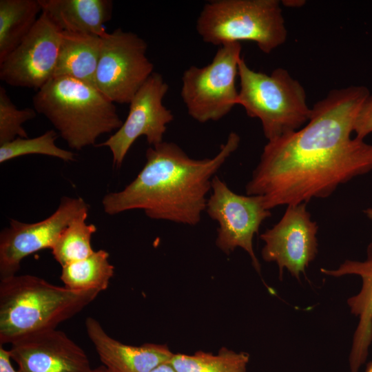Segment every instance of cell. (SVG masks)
<instances>
[{
    "label": "cell",
    "instance_id": "cell-1",
    "mask_svg": "<svg viewBox=\"0 0 372 372\" xmlns=\"http://www.w3.org/2000/svg\"><path fill=\"white\" fill-rule=\"evenodd\" d=\"M370 95L362 85L333 90L311 108L302 128L269 141L246 185L267 209L325 198L372 170V145L352 138L359 110Z\"/></svg>",
    "mask_w": 372,
    "mask_h": 372
},
{
    "label": "cell",
    "instance_id": "cell-2",
    "mask_svg": "<svg viewBox=\"0 0 372 372\" xmlns=\"http://www.w3.org/2000/svg\"><path fill=\"white\" fill-rule=\"evenodd\" d=\"M240 141L238 134L231 132L215 156L200 160L189 157L172 142L148 147L146 162L134 180L123 190L103 197L105 212L115 215L143 209L152 219L197 225L206 209L214 174Z\"/></svg>",
    "mask_w": 372,
    "mask_h": 372
},
{
    "label": "cell",
    "instance_id": "cell-3",
    "mask_svg": "<svg viewBox=\"0 0 372 372\" xmlns=\"http://www.w3.org/2000/svg\"><path fill=\"white\" fill-rule=\"evenodd\" d=\"M97 290L76 291L32 275L0 281V344L56 329L90 304Z\"/></svg>",
    "mask_w": 372,
    "mask_h": 372
},
{
    "label": "cell",
    "instance_id": "cell-4",
    "mask_svg": "<svg viewBox=\"0 0 372 372\" xmlns=\"http://www.w3.org/2000/svg\"><path fill=\"white\" fill-rule=\"evenodd\" d=\"M68 146L76 150L94 145L103 134L123 124L114 103L96 87L67 76L51 79L32 98Z\"/></svg>",
    "mask_w": 372,
    "mask_h": 372
},
{
    "label": "cell",
    "instance_id": "cell-5",
    "mask_svg": "<svg viewBox=\"0 0 372 372\" xmlns=\"http://www.w3.org/2000/svg\"><path fill=\"white\" fill-rule=\"evenodd\" d=\"M238 105L247 114L260 119L265 138L272 141L295 132L310 119L311 109L300 82L284 68L270 74L251 70L241 57Z\"/></svg>",
    "mask_w": 372,
    "mask_h": 372
},
{
    "label": "cell",
    "instance_id": "cell-6",
    "mask_svg": "<svg viewBox=\"0 0 372 372\" xmlns=\"http://www.w3.org/2000/svg\"><path fill=\"white\" fill-rule=\"evenodd\" d=\"M280 4L278 0L211 1L197 19L196 30L208 43L250 41L269 54L287 39Z\"/></svg>",
    "mask_w": 372,
    "mask_h": 372
},
{
    "label": "cell",
    "instance_id": "cell-7",
    "mask_svg": "<svg viewBox=\"0 0 372 372\" xmlns=\"http://www.w3.org/2000/svg\"><path fill=\"white\" fill-rule=\"evenodd\" d=\"M241 49L240 42L225 43L207 65L185 70L180 94L192 118L199 123L218 121L238 105L236 79Z\"/></svg>",
    "mask_w": 372,
    "mask_h": 372
},
{
    "label": "cell",
    "instance_id": "cell-8",
    "mask_svg": "<svg viewBox=\"0 0 372 372\" xmlns=\"http://www.w3.org/2000/svg\"><path fill=\"white\" fill-rule=\"evenodd\" d=\"M146 41L132 32L117 28L102 37L95 86L113 103H130L154 72L146 56Z\"/></svg>",
    "mask_w": 372,
    "mask_h": 372
},
{
    "label": "cell",
    "instance_id": "cell-9",
    "mask_svg": "<svg viewBox=\"0 0 372 372\" xmlns=\"http://www.w3.org/2000/svg\"><path fill=\"white\" fill-rule=\"evenodd\" d=\"M211 190L205 209L219 225L216 246L227 254L238 247L243 249L260 273V265L254 251L253 238L262 222L271 215L263 197L238 194L217 176L212 179Z\"/></svg>",
    "mask_w": 372,
    "mask_h": 372
},
{
    "label": "cell",
    "instance_id": "cell-10",
    "mask_svg": "<svg viewBox=\"0 0 372 372\" xmlns=\"http://www.w3.org/2000/svg\"><path fill=\"white\" fill-rule=\"evenodd\" d=\"M169 85L159 73L154 72L130 102L127 116L122 125L97 147H107L113 165L120 167L136 140L142 136L156 145L163 141L167 125L174 120L171 110L163 103Z\"/></svg>",
    "mask_w": 372,
    "mask_h": 372
},
{
    "label": "cell",
    "instance_id": "cell-11",
    "mask_svg": "<svg viewBox=\"0 0 372 372\" xmlns=\"http://www.w3.org/2000/svg\"><path fill=\"white\" fill-rule=\"evenodd\" d=\"M81 198H61L57 209L35 223L11 219L0 234V279L16 275L22 260L44 249H52L59 235L75 218L88 212Z\"/></svg>",
    "mask_w": 372,
    "mask_h": 372
},
{
    "label": "cell",
    "instance_id": "cell-12",
    "mask_svg": "<svg viewBox=\"0 0 372 372\" xmlns=\"http://www.w3.org/2000/svg\"><path fill=\"white\" fill-rule=\"evenodd\" d=\"M61 31L41 12L34 26L3 61L0 79L13 87L39 90L53 78Z\"/></svg>",
    "mask_w": 372,
    "mask_h": 372
},
{
    "label": "cell",
    "instance_id": "cell-13",
    "mask_svg": "<svg viewBox=\"0 0 372 372\" xmlns=\"http://www.w3.org/2000/svg\"><path fill=\"white\" fill-rule=\"evenodd\" d=\"M318 230L307 203L287 206L278 223L260 235L263 260L276 262L280 277L286 269L299 279L318 253Z\"/></svg>",
    "mask_w": 372,
    "mask_h": 372
},
{
    "label": "cell",
    "instance_id": "cell-14",
    "mask_svg": "<svg viewBox=\"0 0 372 372\" xmlns=\"http://www.w3.org/2000/svg\"><path fill=\"white\" fill-rule=\"evenodd\" d=\"M20 372H92L83 349L56 329L33 333L10 344Z\"/></svg>",
    "mask_w": 372,
    "mask_h": 372
},
{
    "label": "cell",
    "instance_id": "cell-15",
    "mask_svg": "<svg viewBox=\"0 0 372 372\" xmlns=\"http://www.w3.org/2000/svg\"><path fill=\"white\" fill-rule=\"evenodd\" d=\"M85 327L101 361L110 372H152L169 362L174 355L165 344H123L110 336L93 317L86 318Z\"/></svg>",
    "mask_w": 372,
    "mask_h": 372
},
{
    "label": "cell",
    "instance_id": "cell-16",
    "mask_svg": "<svg viewBox=\"0 0 372 372\" xmlns=\"http://www.w3.org/2000/svg\"><path fill=\"white\" fill-rule=\"evenodd\" d=\"M320 271L334 277L356 275L361 278L360 291L347 300L351 313L358 318L349 358V368L350 372H358L372 344V242L368 247L365 260H347L337 269L322 268Z\"/></svg>",
    "mask_w": 372,
    "mask_h": 372
},
{
    "label": "cell",
    "instance_id": "cell-17",
    "mask_svg": "<svg viewBox=\"0 0 372 372\" xmlns=\"http://www.w3.org/2000/svg\"><path fill=\"white\" fill-rule=\"evenodd\" d=\"M45 13L62 32L104 37L112 16L110 0H39Z\"/></svg>",
    "mask_w": 372,
    "mask_h": 372
},
{
    "label": "cell",
    "instance_id": "cell-18",
    "mask_svg": "<svg viewBox=\"0 0 372 372\" xmlns=\"http://www.w3.org/2000/svg\"><path fill=\"white\" fill-rule=\"evenodd\" d=\"M102 38L94 34L61 31L54 77L67 76L95 86Z\"/></svg>",
    "mask_w": 372,
    "mask_h": 372
},
{
    "label": "cell",
    "instance_id": "cell-19",
    "mask_svg": "<svg viewBox=\"0 0 372 372\" xmlns=\"http://www.w3.org/2000/svg\"><path fill=\"white\" fill-rule=\"evenodd\" d=\"M41 11L39 0H0V62L27 37Z\"/></svg>",
    "mask_w": 372,
    "mask_h": 372
},
{
    "label": "cell",
    "instance_id": "cell-20",
    "mask_svg": "<svg viewBox=\"0 0 372 372\" xmlns=\"http://www.w3.org/2000/svg\"><path fill=\"white\" fill-rule=\"evenodd\" d=\"M61 267L60 278L64 286L76 291H105L114 273L109 253L103 249L94 251L88 257Z\"/></svg>",
    "mask_w": 372,
    "mask_h": 372
},
{
    "label": "cell",
    "instance_id": "cell-21",
    "mask_svg": "<svg viewBox=\"0 0 372 372\" xmlns=\"http://www.w3.org/2000/svg\"><path fill=\"white\" fill-rule=\"evenodd\" d=\"M249 355L222 347L218 353L203 351L174 353L169 363L176 372H247Z\"/></svg>",
    "mask_w": 372,
    "mask_h": 372
},
{
    "label": "cell",
    "instance_id": "cell-22",
    "mask_svg": "<svg viewBox=\"0 0 372 372\" xmlns=\"http://www.w3.org/2000/svg\"><path fill=\"white\" fill-rule=\"evenodd\" d=\"M87 212L73 220L61 232L51 249L54 259L62 266L83 260L94 252L92 236L96 231L93 224H87Z\"/></svg>",
    "mask_w": 372,
    "mask_h": 372
},
{
    "label": "cell",
    "instance_id": "cell-23",
    "mask_svg": "<svg viewBox=\"0 0 372 372\" xmlns=\"http://www.w3.org/2000/svg\"><path fill=\"white\" fill-rule=\"evenodd\" d=\"M56 132L50 130L42 135L32 138L18 137L0 145V163L28 154H43L59 158L64 161H74L75 155L70 151L56 146Z\"/></svg>",
    "mask_w": 372,
    "mask_h": 372
},
{
    "label": "cell",
    "instance_id": "cell-24",
    "mask_svg": "<svg viewBox=\"0 0 372 372\" xmlns=\"http://www.w3.org/2000/svg\"><path fill=\"white\" fill-rule=\"evenodd\" d=\"M34 109H18L8 95L6 90L0 86V145L14 139L28 138L22 127L23 123L37 116Z\"/></svg>",
    "mask_w": 372,
    "mask_h": 372
},
{
    "label": "cell",
    "instance_id": "cell-25",
    "mask_svg": "<svg viewBox=\"0 0 372 372\" xmlns=\"http://www.w3.org/2000/svg\"><path fill=\"white\" fill-rule=\"evenodd\" d=\"M353 132L356 138L362 140L372 132V96L371 95L366 97L359 110Z\"/></svg>",
    "mask_w": 372,
    "mask_h": 372
},
{
    "label": "cell",
    "instance_id": "cell-26",
    "mask_svg": "<svg viewBox=\"0 0 372 372\" xmlns=\"http://www.w3.org/2000/svg\"><path fill=\"white\" fill-rule=\"evenodd\" d=\"M11 355L9 350L0 346V372H20L14 369L11 364Z\"/></svg>",
    "mask_w": 372,
    "mask_h": 372
},
{
    "label": "cell",
    "instance_id": "cell-27",
    "mask_svg": "<svg viewBox=\"0 0 372 372\" xmlns=\"http://www.w3.org/2000/svg\"><path fill=\"white\" fill-rule=\"evenodd\" d=\"M152 372H176L172 366L169 363H164L156 368H155Z\"/></svg>",
    "mask_w": 372,
    "mask_h": 372
},
{
    "label": "cell",
    "instance_id": "cell-28",
    "mask_svg": "<svg viewBox=\"0 0 372 372\" xmlns=\"http://www.w3.org/2000/svg\"><path fill=\"white\" fill-rule=\"evenodd\" d=\"M282 3L284 6H287L288 7H300L302 5L304 4L305 1L303 0H285L282 1Z\"/></svg>",
    "mask_w": 372,
    "mask_h": 372
},
{
    "label": "cell",
    "instance_id": "cell-29",
    "mask_svg": "<svg viewBox=\"0 0 372 372\" xmlns=\"http://www.w3.org/2000/svg\"><path fill=\"white\" fill-rule=\"evenodd\" d=\"M364 213L369 219L372 220V207H369L364 209Z\"/></svg>",
    "mask_w": 372,
    "mask_h": 372
},
{
    "label": "cell",
    "instance_id": "cell-30",
    "mask_svg": "<svg viewBox=\"0 0 372 372\" xmlns=\"http://www.w3.org/2000/svg\"><path fill=\"white\" fill-rule=\"evenodd\" d=\"M92 372H110L103 365L93 369Z\"/></svg>",
    "mask_w": 372,
    "mask_h": 372
},
{
    "label": "cell",
    "instance_id": "cell-31",
    "mask_svg": "<svg viewBox=\"0 0 372 372\" xmlns=\"http://www.w3.org/2000/svg\"><path fill=\"white\" fill-rule=\"evenodd\" d=\"M366 372H372V362H371L369 364H368Z\"/></svg>",
    "mask_w": 372,
    "mask_h": 372
},
{
    "label": "cell",
    "instance_id": "cell-32",
    "mask_svg": "<svg viewBox=\"0 0 372 372\" xmlns=\"http://www.w3.org/2000/svg\"></svg>",
    "mask_w": 372,
    "mask_h": 372
}]
</instances>
